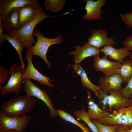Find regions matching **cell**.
<instances>
[{
    "mask_svg": "<svg viewBox=\"0 0 132 132\" xmlns=\"http://www.w3.org/2000/svg\"><path fill=\"white\" fill-rule=\"evenodd\" d=\"M107 57L104 55L100 58L99 55L94 56V68L103 72L105 76L116 73L119 74L121 63L109 60Z\"/></svg>",
    "mask_w": 132,
    "mask_h": 132,
    "instance_id": "cell-10",
    "label": "cell"
},
{
    "mask_svg": "<svg viewBox=\"0 0 132 132\" xmlns=\"http://www.w3.org/2000/svg\"><path fill=\"white\" fill-rule=\"evenodd\" d=\"M96 121L107 125H120L124 129L131 128L132 127V104L115 110L108 116Z\"/></svg>",
    "mask_w": 132,
    "mask_h": 132,
    "instance_id": "cell-5",
    "label": "cell"
},
{
    "mask_svg": "<svg viewBox=\"0 0 132 132\" xmlns=\"http://www.w3.org/2000/svg\"><path fill=\"white\" fill-rule=\"evenodd\" d=\"M123 82L127 83L132 77V59H127L121 63L119 72Z\"/></svg>",
    "mask_w": 132,
    "mask_h": 132,
    "instance_id": "cell-22",
    "label": "cell"
},
{
    "mask_svg": "<svg viewBox=\"0 0 132 132\" xmlns=\"http://www.w3.org/2000/svg\"><path fill=\"white\" fill-rule=\"evenodd\" d=\"M55 17L47 14L40 7L35 16L31 21L19 29L8 33L16 37L29 50L33 47V44L36 43L33 37L35 27L44 19Z\"/></svg>",
    "mask_w": 132,
    "mask_h": 132,
    "instance_id": "cell-1",
    "label": "cell"
},
{
    "mask_svg": "<svg viewBox=\"0 0 132 132\" xmlns=\"http://www.w3.org/2000/svg\"><path fill=\"white\" fill-rule=\"evenodd\" d=\"M3 37L14 48L18 54L19 58L21 62V66L24 68L25 65L23 60L22 55V51L25 46L16 37L8 33L4 34Z\"/></svg>",
    "mask_w": 132,
    "mask_h": 132,
    "instance_id": "cell-21",
    "label": "cell"
},
{
    "mask_svg": "<svg viewBox=\"0 0 132 132\" xmlns=\"http://www.w3.org/2000/svg\"><path fill=\"white\" fill-rule=\"evenodd\" d=\"M74 114L78 120H82L84 122L93 132H100L96 126L91 120L87 112L86 111L84 108H83L80 111L76 110Z\"/></svg>",
    "mask_w": 132,
    "mask_h": 132,
    "instance_id": "cell-23",
    "label": "cell"
},
{
    "mask_svg": "<svg viewBox=\"0 0 132 132\" xmlns=\"http://www.w3.org/2000/svg\"><path fill=\"white\" fill-rule=\"evenodd\" d=\"M59 116L64 120L66 121L78 126L83 131L86 127L82 123L77 121L71 114L62 110H56Z\"/></svg>",
    "mask_w": 132,
    "mask_h": 132,
    "instance_id": "cell-25",
    "label": "cell"
},
{
    "mask_svg": "<svg viewBox=\"0 0 132 132\" xmlns=\"http://www.w3.org/2000/svg\"><path fill=\"white\" fill-rule=\"evenodd\" d=\"M127 83L126 86L123 88H121L119 91L124 98L129 99L132 96V77Z\"/></svg>",
    "mask_w": 132,
    "mask_h": 132,
    "instance_id": "cell-27",
    "label": "cell"
},
{
    "mask_svg": "<svg viewBox=\"0 0 132 132\" xmlns=\"http://www.w3.org/2000/svg\"><path fill=\"white\" fill-rule=\"evenodd\" d=\"M75 49L69 54L74 56L75 63L80 64L84 59L88 57L99 54L100 50L90 45L87 42L82 46H76Z\"/></svg>",
    "mask_w": 132,
    "mask_h": 132,
    "instance_id": "cell-15",
    "label": "cell"
},
{
    "mask_svg": "<svg viewBox=\"0 0 132 132\" xmlns=\"http://www.w3.org/2000/svg\"><path fill=\"white\" fill-rule=\"evenodd\" d=\"M100 51L104 55L108 57L110 59L116 60L121 63L124 58L129 56L131 53L124 47L116 49L110 45L104 46Z\"/></svg>",
    "mask_w": 132,
    "mask_h": 132,
    "instance_id": "cell-17",
    "label": "cell"
},
{
    "mask_svg": "<svg viewBox=\"0 0 132 132\" xmlns=\"http://www.w3.org/2000/svg\"><path fill=\"white\" fill-rule=\"evenodd\" d=\"M33 35L36 37L37 41L35 45L29 50L33 56L37 55L40 57L44 61L48 68H50L52 65L48 60L46 54L49 47L54 44H60L63 39L61 36L59 34L56 38H49L45 37L41 34L39 31L35 30Z\"/></svg>",
    "mask_w": 132,
    "mask_h": 132,
    "instance_id": "cell-4",
    "label": "cell"
},
{
    "mask_svg": "<svg viewBox=\"0 0 132 132\" xmlns=\"http://www.w3.org/2000/svg\"><path fill=\"white\" fill-rule=\"evenodd\" d=\"M36 103L35 99L31 97L19 95L3 103L0 112L9 117L24 116L33 109Z\"/></svg>",
    "mask_w": 132,
    "mask_h": 132,
    "instance_id": "cell-2",
    "label": "cell"
},
{
    "mask_svg": "<svg viewBox=\"0 0 132 132\" xmlns=\"http://www.w3.org/2000/svg\"><path fill=\"white\" fill-rule=\"evenodd\" d=\"M122 21L129 28L132 27V12L119 14Z\"/></svg>",
    "mask_w": 132,
    "mask_h": 132,
    "instance_id": "cell-29",
    "label": "cell"
},
{
    "mask_svg": "<svg viewBox=\"0 0 132 132\" xmlns=\"http://www.w3.org/2000/svg\"><path fill=\"white\" fill-rule=\"evenodd\" d=\"M92 122L97 127L100 132H116L117 125H107L100 123L95 120Z\"/></svg>",
    "mask_w": 132,
    "mask_h": 132,
    "instance_id": "cell-26",
    "label": "cell"
},
{
    "mask_svg": "<svg viewBox=\"0 0 132 132\" xmlns=\"http://www.w3.org/2000/svg\"><path fill=\"white\" fill-rule=\"evenodd\" d=\"M24 83L25 91L26 95L32 97H34L37 98L44 103L49 108L52 117L59 116L56 110L54 108L50 96L46 92L33 83L29 79H24Z\"/></svg>",
    "mask_w": 132,
    "mask_h": 132,
    "instance_id": "cell-8",
    "label": "cell"
},
{
    "mask_svg": "<svg viewBox=\"0 0 132 132\" xmlns=\"http://www.w3.org/2000/svg\"><path fill=\"white\" fill-rule=\"evenodd\" d=\"M88 110L87 112L90 118L97 120L108 116L110 112L102 109L92 100L88 102Z\"/></svg>",
    "mask_w": 132,
    "mask_h": 132,
    "instance_id": "cell-20",
    "label": "cell"
},
{
    "mask_svg": "<svg viewBox=\"0 0 132 132\" xmlns=\"http://www.w3.org/2000/svg\"><path fill=\"white\" fill-rule=\"evenodd\" d=\"M129 57L130 59H132V53H131L129 56Z\"/></svg>",
    "mask_w": 132,
    "mask_h": 132,
    "instance_id": "cell-34",
    "label": "cell"
},
{
    "mask_svg": "<svg viewBox=\"0 0 132 132\" xmlns=\"http://www.w3.org/2000/svg\"><path fill=\"white\" fill-rule=\"evenodd\" d=\"M20 8H14L8 16L2 19L4 29L8 33L16 31L21 27L19 21L18 11Z\"/></svg>",
    "mask_w": 132,
    "mask_h": 132,
    "instance_id": "cell-18",
    "label": "cell"
},
{
    "mask_svg": "<svg viewBox=\"0 0 132 132\" xmlns=\"http://www.w3.org/2000/svg\"><path fill=\"white\" fill-rule=\"evenodd\" d=\"M40 6L28 4L20 7L18 11L19 21L22 27L35 16Z\"/></svg>",
    "mask_w": 132,
    "mask_h": 132,
    "instance_id": "cell-16",
    "label": "cell"
},
{
    "mask_svg": "<svg viewBox=\"0 0 132 132\" xmlns=\"http://www.w3.org/2000/svg\"><path fill=\"white\" fill-rule=\"evenodd\" d=\"M8 71L4 66H0V85L6 84L8 82L10 77L8 73Z\"/></svg>",
    "mask_w": 132,
    "mask_h": 132,
    "instance_id": "cell-28",
    "label": "cell"
},
{
    "mask_svg": "<svg viewBox=\"0 0 132 132\" xmlns=\"http://www.w3.org/2000/svg\"><path fill=\"white\" fill-rule=\"evenodd\" d=\"M117 125L116 132H124V128L120 125Z\"/></svg>",
    "mask_w": 132,
    "mask_h": 132,
    "instance_id": "cell-32",
    "label": "cell"
},
{
    "mask_svg": "<svg viewBox=\"0 0 132 132\" xmlns=\"http://www.w3.org/2000/svg\"><path fill=\"white\" fill-rule=\"evenodd\" d=\"M84 1L86 2L85 8L86 13L82 18L83 20L89 21L102 19L101 16L105 11L101 10V8L107 3L106 0H98L96 1L92 0Z\"/></svg>",
    "mask_w": 132,
    "mask_h": 132,
    "instance_id": "cell-13",
    "label": "cell"
},
{
    "mask_svg": "<svg viewBox=\"0 0 132 132\" xmlns=\"http://www.w3.org/2000/svg\"><path fill=\"white\" fill-rule=\"evenodd\" d=\"M130 99H132V97H131V98H130Z\"/></svg>",
    "mask_w": 132,
    "mask_h": 132,
    "instance_id": "cell-35",
    "label": "cell"
},
{
    "mask_svg": "<svg viewBox=\"0 0 132 132\" xmlns=\"http://www.w3.org/2000/svg\"><path fill=\"white\" fill-rule=\"evenodd\" d=\"M72 67L75 72L80 76L83 86L93 92L96 96L98 97L101 91L100 86L95 85L90 81L85 71L80 64L74 63Z\"/></svg>",
    "mask_w": 132,
    "mask_h": 132,
    "instance_id": "cell-19",
    "label": "cell"
},
{
    "mask_svg": "<svg viewBox=\"0 0 132 132\" xmlns=\"http://www.w3.org/2000/svg\"><path fill=\"white\" fill-rule=\"evenodd\" d=\"M107 33V30L102 28L98 30L94 29L87 42L90 45L99 49L103 46H113L116 44L115 40L113 38L108 37Z\"/></svg>",
    "mask_w": 132,
    "mask_h": 132,
    "instance_id": "cell-12",
    "label": "cell"
},
{
    "mask_svg": "<svg viewBox=\"0 0 132 132\" xmlns=\"http://www.w3.org/2000/svg\"><path fill=\"white\" fill-rule=\"evenodd\" d=\"M98 97L100 104L103 109L111 113L132 104V100L124 98L119 90L112 92L109 95L100 91Z\"/></svg>",
    "mask_w": 132,
    "mask_h": 132,
    "instance_id": "cell-3",
    "label": "cell"
},
{
    "mask_svg": "<svg viewBox=\"0 0 132 132\" xmlns=\"http://www.w3.org/2000/svg\"><path fill=\"white\" fill-rule=\"evenodd\" d=\"M25 69L17 64L12 65L8 71L10 78L4 86L0 85V90L2 96L9 93L19 94L22 89L21 83L24 80Z\"/></svg>",
    "mask_w": 132,
    "mask_h": 132,
    "instance_id": "cell-6",
    "label": "cell"
},
{
    "mask_svg": "<svg viewBox=\"0 0 132 132\" xmlns=\"http://www.w3.org/2000/svg\"><path fill=\"white\" fill-rule=\"evenodd\" d=\"M26 52V58L28 63L27 68L25 69L24 79L25 78L32 79L37 81L42 85L51 87L54 86L49 82L50 78L41 74L35 68L32 62L33 56L29 50H27Z\"/></svg>",
    "mask_w": 132,
    "mask_h": 132,
    "instance_id": "cell-9",
    "label": "cell"
},
{
    "mask_svg": "<svg viewBox=\"0 0 132 132\" xmlns=\"http://www.w3.org/2000/svg\"><path fill=\"white\" fill-rule=\"evenodd\" d=\"M124 132H132V127L127 129H124Z\"/></svg>",
    "mask_w": 132,
    "mask_h": 132,
    "instance_id": "cell-33",
    "label": "cell"
},
{
    "mask_svg": "<svg viewBox=\"0 0 132 132\" xmlns=\"http://www.w3.org/2000/svg\"><path fill=\"white\" fill-rule=\"evenodd\" d=\"M4 28L2 21V19L0 18V43L3 44L5 43L6 40L3 37V33Z\"/></svg>",
    "mask_w": 132,
    "mask_h": 132,
    "instance_id": "cell-31",
    "label": "cell"
},
{
    "mask_svg": "<svg viewBox=\"0 0 132 132\" xmlns=\"http://www.w3.org/2000/svg\"><path fill=\"white\" fill-rule=\"evenodd\" d=\"M65 2L64 0H46L44 4L46 9L55 13L62 9Z\"/></svg>",
    "mask_w": 132,
    "mask_h": 132,
    "instance_id": "cell-24",
    "label": "cell"
},
{
    "mask_svg": "<svg viewBox=\"0 0 132 132\" xmlns=\"http://www.w3.org/2000/svg\"><path fill=\"white\" fill-rule=\"evenodd\" d=\"M124 47L129 51H132V35L126 38L123 42Z\"/></svg>",
    "mask_w": 132,
    "mask_h": 132,
    "instance_id": "cell-30",
    "label": "cell"
},
{
    "mask_svg": "<svg viewBox=\"0 0 132 132\" xmlns=\"http://www.w3.org/2000/svg\"><path fill=\"white\" fill-rule=\"evenodd\" d=\"M31 119L30 115L9 117L0 112V131L24 132Z\"/></svg>",
    "mask_w": 132,
    "mask_h": 132,
    "instance_id": "cell-7",
    "label": "cell"
},
{
    "mask_svg": "<svg viewBox=\"0 0 132 132\" xmlns=\"http://www.w3.org/2000/svg\"><path fill=\"white\" fill-rule=\"evenodd\" d=\"M123 82L120 74L116 73L101 77L99 80L101 91L108 94L110 93L119 90Z\"/></svg>",
    "mask_w": 132,
    "mask_h": 132,
    "instance_id": "cell-11",
    "label": "cell"
},
{
    "mask_svg": "<svg viewBox=\"0 0 132 132\" xmlns=\"http://www.w3.org/2000/svg\"><path fill=\"white\" fill-rule=\"evenodd\" d=\"M31 4L41 6L38 0H0V18L2 19L7 17L14 8Z\"/></svg>",
    "mask_w": 132,
    "mask_h": 132,
    "instance_id": "cell-14",
    "label": "cell"
}]
</instances>
